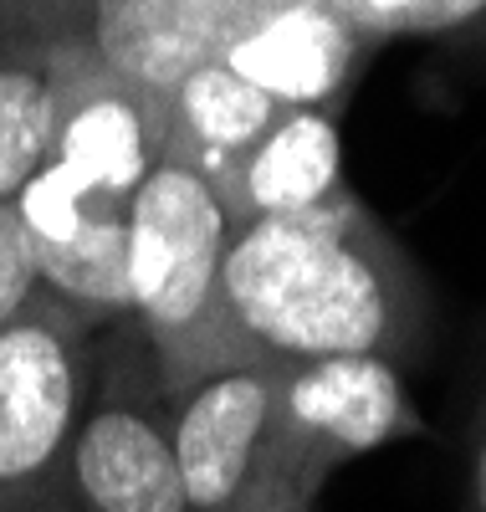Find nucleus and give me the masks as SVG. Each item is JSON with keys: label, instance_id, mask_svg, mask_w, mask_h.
<instances>
[{"label": "nucleus", "instance_id": "6e6552de", "mask_svg": "<svg viewBox=\"0 0 486 512\" xmlns=\"http://www.w3.org/2000/svg\"><path fill=\"white\" fill-rule=\"evenodd\" d=\"M282 6L297 0H93L67 41L128 88L164 98L180 77L220 62Z\"/></svg>", "mask_w": 486, "mask_h": 512}, {"label": "nucleus", "instance_id": "423d86ee", "mask_svg": "<svg viewBox=\"0 0 486 512\" xmlns=\"http://www.w3.org/2000/svg\"><path fill=\"white\" fill-rule=\"evenodd\" d=\"M282 369L215 364L169 390V446L185 512H251L272 487Z\"/></svg>", "mask_w": 486, "mask_h": 512}, {"label": "nucleus", "instance_id": "f03ea898", "mask_svg": "<svg viewBox=\"0 0 486 512\" xmlns=\"http://www.w3.org/2000/svg\"><path fill=\"white\" fill-rule=\"evenodd\" d=\"M236 216L226 190L200 164L159 154L128 205V323L149 344L164 384H185L215 364L241 359L226 328V251Z\"/></svg>", "mask_w": 486, "mask_h": 512}, {"label": "nucleus", "instance_id": "f3484780", "mask_svg": "<svg viewBox=\"0 0 486 512\" xmlns=\"http://www.w3.org/2000/svg\"><path fill=\"white\" fill-rule=\"evenodd\" d=\"M456 512H486V431L466 446V482Z\"/></svg>", "mask_w": 486, "mask_h": 512}, {"label": "nucleus", "instance_id": "39448f33", "mask_svg": "<svg viewBox=\"0 0 486 512\" xmlns=\"http://www.w3.org/2000/svg\"><path fill=\"white\" fill-rule=\"evenodd\" d=\"M425 436L405 369L384 359H318L282 369L277 461L267 497L313 512L333 472L389 441Z\"/></svg>", "mask_w": 486, "mask_h": 512}, {"label": "nucleus", "instance_id": "9d476101", "mask_svg": "<svg viewBox=\"0 0 486 512\" xmlns=\"http://www.w3.org/2000/svg\"><path fill=\"white\" fill-rule=\"evenodd\" d=\"M369 52L374 47L328 11V0H297V6H282L267 21H256L220 62L241 72L277 108L343 113Z\"/></svg>", "mask_w": 486, "mask_h": 512}, {"label": "nucleus", "instance_id": "0eeeda50", "mask_svg": "<svg viewBox=\"0 0 486 512\" xmlns=\"http://www.w3.org/2000/svg\"><path fill=\"white\" fill-rule=\"evenodd\" d=\"M128 205L134 200L87 185L57 164H41V175L16 195L36 251L41 292L82 313L93 328L128 323Z\"/></svg>", "mask_w": 486, "mask_h": 512}, {"label": "nucleus", "instance_id": "9b49d317", "mask_svg": "<svg viewBox=\"0 0 486 512\" xmlns=\"http://www.w3.org/2000/svg\"><path fill=\"white\" fill-rule=\"evenodd\" d=\"M226 190L236 226L272 221V216H307L348 195L343 180V134L338 113L287 108L226 175H215Z\"/></svg>", "mask_w": 486, "mask_h": 512}, {"label": "nucleus", "instance_id": "20e7f679", "mask_svg": "<svg viewBox=\"0 0 486 512\" xmlns=\"http://www.w3.org/2000/svg\"><path fill=\"white\" fill-rule=\"evenodd\" d=\"M98 338L47 292L0 333V512H31L52 487L93 395Z\"/></svg>", "mask_w": 486, "mask_h": 512}, {"label": "nucleus", "instance_id": "f8f14e48", "mask_svg": "<svg viewBox=\"0 0 486 512\" xmlns=\"http://www.w3.org/2000/svg\"><path fill=\"white\" fill-rule=\"evenodd\" d=\"M282 113L287 108H277L267 93H256L226 62H205L159 98L164 154L200 164L205 175H226Z\"/></svg>", "mask_w": 486, "mask_h": 512}, {"label": "nucleus", "instance_id": "ddd939ff", "mask_svg": "<svg viewBox=\"0 0 486 512\" xmlns=\"http://www.w3.org/2000/svg\"><path fill=\"white\" fill-rule=\"evenodd\" d=\"M62 41L0 36V200H16L52 154Z\"/></svg>", "mask_w": 486, "mask_h": 512}, {"label": "nucleus", "instance_id": "f257e3e1", "mask_svg": "<svg viewBox=\"0 0 486 512\" xmlns=\"http://www.w3.org/2000/svg\"><path fill=\"white\" fill-rule=\"evenodd\" d=\"M220 297L236 354L272 369L318 359L415 369L435 338L420 262L353 190L307 216L241 221Z\"/></svg>", "mask_w": 486, "mask_h": 512}, {"label": "nucleus", "instance_id": "6ab92c4d", "mask_svg": "<svg viewBox=\"0 0 486 512\" xmlns=\"http://www.w3.org/2000/svg\"><path fill=\"white\" fill-rule=\"evenodd\" d=\"M251 512H292V507H287V502H277V497H261Z\"/></svg>", "mask_w": 486, "mask_h": 512}, {"label": "nucleus", "instance_id": "2eb2a0df", "mask_svg": "<svg viewBox=\"0 0 486 512\" xmlns=\"http://www.w3.org/2000/svg\"><path fill=\"white\" fill-rule=\"evenodd\" d=\"M36 297H41V272H36L26 221H21L16 200H0V333H6Z\"/></svg>", "mask_w": 486, "mask_h": 512}, {"label": "nucleus", "instance_id": "1a4fd4ad", "mask_svg": "<svg viewBox=\"0 0 486 512\" xmlns=\"http://www.w3.org/2000/svg\"><path fill=\"white\" fill-rule=\"evenodd\" d=\"M159 154H164L159 98L128 88L123 77L98 67L72 41H62V88H57L47 164L134 200V190L144 185Z\"/></svg>", "mask_w": 486, "mask_h": 512}, {"label": "nucleus", "instance_id": "a211bd4d", "mask_svg": "<svg viewBox=\"0 0 486 512\" xmlns=\"http://www.w3.org/2000/svg\"><path fill=\"white\" fill-rule=\"evenodd\" d=\"M486 431V333H481V354H476V379H471V400H466V431L461 441L471 446Z\"/></svg>", "mask_w": 486, "mask_h": 512}, {"label": "nucleus", "instance_id": "dca6fc26", "mask_svg": "<svg viewBox=\"0 0 486 512\" xmlns=\"http://www.w3.org/2000/svg\"><path fill=\"white\" fill-rule=\"evenodd\" d=\"M93 0H0V36L16 41H67Z\"/></svg>", "mask_w": 486, "mask_h": 512}, {"label": "nucleus", "instance_id": "4468645a", "mask_svg": "<svg viewBox=\"0 0 486 512\" xmlns=\"http://www.w3.org/2000/svg\"><path fill=\"white\" fill-rule=\"evenodd\" d=\"M328 11L369 47L435 41L456 52H486V0H328Z\"/></svg>", "mask_w": 486, "mask_h": 512}, {"label": "nucleus", "instance_id": "7ed1b4c3", "mask_svg": "<svg viewBox=\"0 0 486 512\" xmlns=\"http://www.w3.org/2000/svg\"><path fill=\"white\" fill-rule=\"evenodd\" d=\"M31 512H185L169 446V384L134 323L103 328L93 395Z\"/></svg>", "mask_w": 486, "mask_h": 512}]
</instances>
